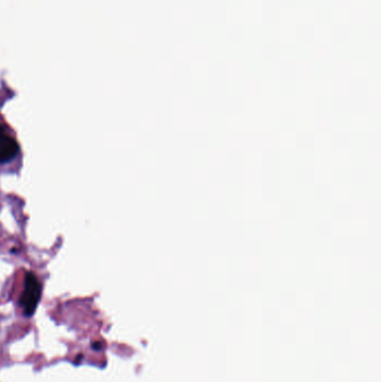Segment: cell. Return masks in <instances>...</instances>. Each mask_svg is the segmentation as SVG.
I'll return each instance as SVG.
<instances>
[{"mask_svg": "<svg viewBox=\"0 0 381 382\" xmlns=\"http://www.w3.org/2000/svg\"><path fill=\"white\" fill-rule=\"evenodd\" d=\"M41 285L35 274L27 273L23 284V291L21 296V306L23 314L32 316L41 300Z\"/></svg>", "mask_w": 381, "mask_h": 382, "instance_id": "cell-1", "label": "cell"}, {"mask_svg": "<svg viewBox=\"0 0 381 382\" xmlns=\"http://www.w3.org/2000/svg\"><path fill=\"white\" fill-rule=\"evenodd\" d=\"M18 151H19V145L15 139L7 134L0 139V165L15 159Z\"/></svg>", "mask_w": 381, "mask_h": 382, "instance_id": "cell-2", "label": "cell"}, {"mask_svg": "<svg viewBox=\"0 0 381 382\" xmlns=\"http://www.w3.org/2000/svg\"><path fill=\"white\" fill-rule=\"evenodd\" d=\"M6 129L0 124V139L3 138V137L6 136Z\"/></svg>", "mask_w": 381, "mask_h": 382, "instance_id": "cell-3", "label": "cell"}]
</instances>
